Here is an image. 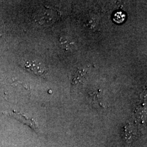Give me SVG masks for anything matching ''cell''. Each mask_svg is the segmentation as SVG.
I'll return each instance as SVG.
<instances>
[{"label":"cell","instance_id":"6da1fadb","mask_svg":"<svg viewBox=\"0 0 147 147\" xmlns=\"http://www.w3.org/2000/svg\"><path fill=\"white\" fill-rule=\"evenodd\" d=\"M4 114L7 115V116L12 117L14 118L18 121H21V123L26 124L27 125L30 126L33 130H34L35 131H37L38 130L37 127V124L34 120L28 118L22 114H21L20 112H16V111H9L4 113Z\"/></svg>","mask_w":147,"mask_h":147},{"label":"cell","instance_id":"7a4b0ae2","mask_svg":"<svg viewBox=\"0 0 147 147\" xmlns=\"http://www.w3.org/2000/svg\"><path fill=\"white\" fill-rule=\"evenodd\" d=\"M87 78V71L84 69L78 70L74 75L71 86L72 89H75L84 84Z\"/></svg>","mask_w":147,"mask_h":147},{"label":"cell","instance_id":"3957f363","mask_svg":"<svg viewBox=\"0 0 147 147\" xmlns=\"http://www.w3.org/2000/svg\"><path fill=\"white\" fill-rule=\"evenodd\" d=\"M25 67L32 73L38 75H42L45 71L44 66L37 61H27L25 63Z\"/></svg>","mask_w":147,"mask_h":147}]
</instances>
